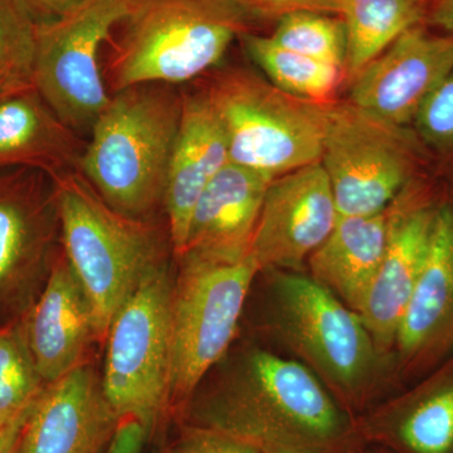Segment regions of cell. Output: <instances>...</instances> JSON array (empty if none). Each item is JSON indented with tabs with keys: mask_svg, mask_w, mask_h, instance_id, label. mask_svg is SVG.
Masks as SVG:
<instances>
[{
	"mask_svg": "<svg viewBox=\"0 0 453 453\" xmlns=\"http://www.w3.org/2000/svg\"><path fill=\"white\" fill-rule=\"evenodd\" d=\"M35 368L27 333L12 327L0 332V423L31 410L44 386Z\"/></svg>",
	"mask_w": 453,
	"mask_h": 453,
	"instance_id": "4316f807",
	"label": "cell"
},
{
	"mask_svg": "<svg viewBox=\"0 0 453 453\" xmlns=\"http://www.w3.org/2000/svg\"><path fill=\"white\" fill-rule=\"evenodd\" d=\"M412 127L436 165L453 180V70L419 110Z\"/></svg>",
	"mask_w": 453,
	"mask_h": 453,
	"instance_id": "83f0119b",
	"label": "cell"
},
{
	"mask_svg": "<svg viewBox=\"0 0 453 453\" xmlns=\"http://www.w3.org/2000/svg\"><path fill=\"white\" fill-rule=\"evenodd\" d=\"M27 340L38 374L46 384L86 363L89 345L97 342L91 303L65 252L53 265L33 310Z\"/></svg>",
	"mask_w": 453,
	"mask_h": 453,
	"instance_id": "ac0fdd59",
	"label": "cell"
},
{
	"mask_svg": "<svg viewBox=\"0 0 453 453\" xmlns=\"http://www.w3.org/2000/svg\"><path fill=\"white\" fill-rule=\"evenodd\" d=\"M407 393L357 417L360 440L393 453H453V353Z\"/></svg>",
	"mask_w": 453,
	"mask_h": 453,
	"instance_id": "e0dca14e",
	"label": "cell"
},
{
	"mask_svg": "<svg viewBox=\"0 0 453 453\" xmlns=\"http://www.w3.org/2000/svg\"><path fill=\"white\" fill-rule=\"evenodd\" d=\"M3 425H5V423H0V427H2Z\"/></svg>",
	"mask_w": 453,
	"mask_h": 453,
	"instance_id": "8d00e7d4",
	"label": "cell"
},
{
	"mask_svg": "<svg viewBox=\"0 0 453 453\" xmlns=\"http://www.w3.org/2000/svg\"><path fill=\"white\" fill-rule=\"evenodd\" d=\"M46 203L20 196L19 187L0 188V286L9 281L22 262L50 237V223L42 217Z\"/></svg>",
	"mask_w": 453,
	"mask_h": 453,
	"instance_id": "cb8c5ba5",
	"label": "cell"
},
{
	"mask_svg": "<svg viewBox=\"0 0 453 453\" xmlns=\"http://www.w3.org/2000/svg\"><path fill=\"white\" fill-rule=\"evenodd\" d=\"M150 438L148 429L134 417H121L106 453H142Z\"/></svg>",
	"mask_w": 453,
	"mask_h": 453,
	"instance_id": "4dcf8cb0",
	"label": "cell"
},
{
	"mask_svg": "<svg viewBox=\"0 0 453 453\" xmlns=\"http://www.w3.org/2000/svg\"><path fill=\"white\" fill-rule=\"evenodd\" d=\"M120 417L86 362L46 384L27 414L18 453H106Z\"/></svg>",
	"mask_w": 453,
	"mask_h": 453,
	"instance_id": "9a60e30c",
	"label": "cell"
},
{
	"mask_svg": "<svg viewBox=\"0 0 453 453\" xmlns=\"http://www.w3.org/2000/svg\"><path fill=\"white\" fill-rule=\"evenodd\" d=\"M453 353V188L445 196L425 264L396 336L395 372L421 380Z\"/></svg>",
	"mask_w": 453,
	"mask_h": 453,
	"instance_id": "5bb4252c",
	"label": "cell"
},
{
	"mask_svg": "<svg viewBox=\"0 0 453 453\" xmlns=\"http://www.w3.org/2000/svg\"><path fill=\"white\" fill-rule=\"evenodd\" d=\"M85 148L35 89L0 101V165L27 164L55 179L80 169Z\"/></svg>",
	"mask_w": 453,
	"mask_h": 453,
	"instance_id": "ffe728a7",
	"label": "cell"
},
{
	"mask_svg": "<svg viewBox=\"0 0 453 453\" xmlns=\"http://www.w3.org/2000/svg\"><path fill=\"white\" fill-rule=\"evenodd\" d=\"M135 0H82L65 16L35 26L33 85L76 131H91L110 103L101 50Z\"/></svg>",
	"mask_w": 453,
	"mask_h": 453,
	"instance_id": "30bf717a",
	"label": "cell"
},
{
	"mask_svg": "<svg viewBox=\"0 0 453 453\" xmlns=\"http://www.w3.org/2000/svg\"><path fill=\"white\" fill-rule=\"evenodd\" d=\"M178 416L259 453H350L365 445L356 417L314 372L257 348L229 359L211 383L203 380Z\"/></svg>",
	"mask_w": 453,
	"mask_h": 453,
	"instance_id": "6da1fadb",
	"label": "cell"
},
{
	"mask_svg": "<svg viewBox=\"0 0 453 453\" xmlns=\"http://www.w3.org/2000/svg\"><path fill=\"white\" fill-rule=\"evenodd\" d=\"M270 37L283 49L345 71L347 29L339 16L315 12L288 14L277 20Z\"/></svg>",
	"mask_w": 453,
	"mask_h": 453,
	"instance_id": "484cf974",
	"label": "cell"
},
{
	"mask_svg": "<svg viewBox=\"0 0 453 453\" xmlns=\"http://www.w3.org/2000/svg\"><path fill=\"white\" fill-rule=\"evenodd\" d=\"M157 453H166L165 449H160L159 452H157Z\"/></svg>",
	"mask_w": 453,
	"mask_h": 453,
	"instance_id": "d590c367",
	"label": "cell"
},
{
	"mask_svg": "<svg viewBox=\"0 0 453 453\" xmlns=\"http://www.w3.org/2000/svg\"><path fill=\"white\" fill-rule=\"evenodd\" d=\"M35 26L20 0H0V101L35 89Z\"/></svg>",
	"mask_w": 453,
	"mask_h": 453,
	"instance_id": "d4e9b609",
	"label": "cell"
},
{
	"mask_svg": "<svg viewBox=\"0 0 453 453\" xmlns=\"http://www.w3.org/2000/svg\"><path fill=\"white\" fill-rule=\"evenodd\" d=\"M338 219L323 165L314 163L292 170L268 187L249 256L259 273H299Z\"/></svg>",
	"mask_w": 453,
	"mask_h": 453,
	"instance_id": "4fadbf2b",
	"label": "cell"
},
{
	"mask_svg": "<svg viewBox=\"0 0 453 453\" xmlns=\"http://www.w3.org/2000/svg\"><path fill=\"white\" fill-rule=\"evenodd\" d=\"M255 22L235 0H135L103 65L107 88L199 79Z\"/></svg>",
	"mask_w": 453,
	"mask_h": 453,
	"instance_id": "3957f363",
	"label": "cell"
},
{
	"mask_svg": "<svg viewBox=\"0 0 453 453\" xmlns=\"http://www.w3.org/2000/svg\"><path fill=\"white\" fill-rule=\"evenodd\" d=\"M178 262L170 374V408L177 414L225 357L253 280L259 273L250 256L237 264Z\"/></svg>",
	"mask_w": 453,
	"mask_h": 453,
	"instance_id": "9c48e42d",
	"label": "cell"
},
{
	"mask_svg": "<svg viewBox=\"0 0 453 453\" xmlns=\"http://www.w3.org/2000/svg\"><path fill=\"white\" fill-rule=\"evenodd\" d=\"M273 179L231 162L223 166L196 202L178 261L237 264L249 257Z\"/></svg>",
	"mask_w": 453,
	"mask_h": 453,
	"instance_id": "2e32d148",
	"label": "cell"
},
{
	"mask_svg": "<svg viewBox=\"0 0 453 453\" xmlns=\"http://www.w3.org/2000/svg\"><path fill=\"white\" fill-rule=\"evenodd\" d=\"M386 240V211L339 216L332 234L308 259L311 279L357 314L380 270Z\"/></svg>",
	"mask_w": 453,
	"mask_h": 453,
	"instance_id": "44dd1931",
	"label": "cell"
},
{
	"mask_svg": "<svg viewBox=\"0 0 453 453\" xmlns=\"http://www.w3.org/2000/svg\"><path fill=\"white\" fill-rule=\"evenodd\" d=\"M425 25L436 31L453 32V0H429Z\"/></svg>",
	"mask_w": 453,
	"mask_h": 453,
	"instance_id": "d6a6232c",
	"label": "cell"
},
{
	"mask_svg": "<svg viewBox=\"0 0 453 453\" xmlns=\"http://www.w3.org/2000/svg\"><path fill=\"white\" fill-rule=\"evenodd\" d=\"M199 92L219 119L229 162L273 178L320 163L329 109L246 67L208 73Z\"/></svg>",
	"mask_w": 453,
	"mask_h": 453,
	"instance_id": "8992f818",
	"label": "cell"
},
{
	"mask_svg": "<svg viewBox=\"0 0 453 453\" xmlns=\"http://www.w3.org/2000/svg\"><path fill=\"white\" fill-rule=\"evenodd\" d=\"M228 163V146L216 113L198 89L183 91V111L164 196L175 258L183 252L190 217L199 196Z\"/></svg>",
	"mask_w": 453,
	"mask_h": 453,
	"instance_id": "d6986e66",
	"label": "cell"
},
{
	"mask_svg": "<svg viewBox=\"0 0 453 453\" xmlns=\"http://www.w3.org/2000/svg\"><path fill=\"white\" fill-rule=\"evenodd\" d=\"M270 326L283 347L299 357L351 416L363 410L384 368L362 319L311 277L273 270Z\"/></svg>",
	"mask_w": 453,
	"mask_h": 453,
	"instance_id": "5b68a950",
	"label": "cell"
},
{
	"mask_svg": "<svg viewBox=\"0 0 453 453\" xmlns=\"http://www.w3.org/2000/svg\"><path fill=\"white\" fill-rule=\"evenodd\" d=\"M52 181L64 252L91 303L97 342H105L125 301L168 262L172 242L150 219L110 207L80 170Z\"/></svg>",
	"mask_w": 453,
	"mask_h": 453,
	"instance_id": "277c9868",
	"label": "cell"
},
{
	"mask_svg": "<svg viewBox=\"0 0 453 453\" xmlns=\"http://www.w3.org/2000/svg\"><path fill=\"white\" fill-rule=\"evenodd\" d=\"M446 184L431 172L412 179L386 208L380 270L357 312L381 356L393 360L396 336L427 256Z\"/></svg>",
	"mask_w": 453,
	"mask_h": 453,
	"instance_id": "8fae6325",
	"label": "cell"
},
{
	"mask_svg": "<svg viewBox=\"0 0 453 453\" xmlns=\"http://www.w3.org/2000/svg\"><path fill=\"white\" fill-rule=\"evenodd\" d=\"M28 412L0 427V453H18L23 423Z\"/></svg>",
	"mask_w": 453,
	"mask_h": 453,
	"instance_id": "836d02e7",
	"label": "cell"
},
{
	"mask_svg": "<svg viewBox=\"0 0 453 453\" xmlns=\"http://www.w3.org/2000/svg\"><path fill=\"white\" fill-rule=\"evenodd\" d=\"M166 453H259L253 447L231 436L201 427V426L181 423L177 440Z\"/></svg>",
	"mask_w": 453,
	"mask_h": 453,
	"instance_id": "f1b7e54d",
	"label": "cell"
},
{
	"mask_svg": "<svg viewBox=\"0 0 453 453\" xmlns=\"http://www.w3.org/2000/svg\"><path fill=\"white\" fill-rule=\"evenodd\" d=\"M362 447H359V449H357L356 451L350 453H393L390 452L389 449H386V451H365V449H363Z\"/></svg>",
	"mask_w": 453,
	"mask_h": 453,
	"instance_id": "e575fe53",
	"label": "cell"
},
{
	"mask_svg": "<svg viewBox=\"0 0 453 453\" xmlns=\"http://www.w3.org/2000/svg\"><path fill=\"white\" fill-rule=\"evenodd\" d=\"M453 70V32L426 25L402 33L349 81V103L398 127L419 110Z\"/></svg>",
	"mask_w": 453,
	"mask_h": 453,
	"instance_id": "7c38bea8",
	"label": "cell"
},
{
	"mask_svg": "<svg viewBox=\"0 0 453 453\" xmlns=\"http://www.w3.org/2000/svg\"><path fill=\"white\" fill-rule=\"evenodd\" d=\"M142 83L115 92L89 131L80 172L113 208L131 219H150L164 207L183 91Z\"/></svg>",
	"mask_w": 453,
	"mask_h": 453,
	"instance_id": "7a4b0ae2",
	"label": "cell"
},
{
	"mask_svg": "<svg viewBox=\"0 0 453 453\" xmlns=\"http://www.w3.org/2000/svg\"><path fill=\"white\" fill-rule=\"evenodd\" d=\"M255 20H279L297 12L339 16L342 0H235Z\"/></svg>",
	"mask_w": 453,
	"mask_h": 453,
	"instance_id": "f546056e",
	"label": "cell"
},
{
	"mask_svg": "<svg viewBox=\"0 0 453 453\" xmlns=\"http://www.w3.org/2000/svg\"><path fill=\"white\" fill-rule=\"evenodd\" d=\"M323 165L339 216H372L432 159L413 127H398L349 103H334L325 133Z\"/></svg>",
	"mask_w": 453,
	"mask_h": 453,
	"instance_id": "52a82bcc",
	"label": "cell"
},
{
	"mask_svg": "<svg viewBox=\"0 0 453 453\" xmlns=\"http://www.w3.org/2000/svg\"><path fill=\"white\" fill-rule=\"evenodd\" d=\"M174 281L168 262L146 276L113 318L105 340L101 380L107 401L120 418L139 419L150 434L172 410Z\"/></svg>",
	"mask_w": 453,
	"mask_h": 453,
	"instance_id": "ba28073f",
	"label": "cell"
},
{
	"mask_svg": "<svg viewBox=\"0 0 453 453\" xmlns=\"http://www.w3.org/2000/svg\"><path fill=\"white\" fill-rule=\"evenodd\" d=\"M82 0H20L35 23L50 22L65 16Z\"/></svg>",
	"mask_w": 453,
	"mask_h": 453,
	"instance_id": "1f68e13d",
	"label": "cell"
},
{
	"mask_svg": "<svg viewBox=\"0 0 453 453\" xmlns=\"http://www.w3.org/2000/svg\"><path fill=\"white\" fill-rule=\"evenodd\" d=\"M429 0H342L347 29V81L414 26L425 25Z\"/></svg>",
	"mask_w": 453,
	"mask_h": 453,
	"instance_id": "7402d4cb",
	"label": "cell"
},
{
	"mask_svg": "<svg viewBox=\"0 0 453 453\" xmlns=\"http://www.w3.org/2000/svg\"><path fill=\"white\" fill-rule=\"evenodd\" d=\"M242 40L252 61L276 88L319 105L336 103V92L347 81L342 68L283 49L270 35L247 33Z\"/></svg>",
	"mask_w": 453,
	"mask_h": 453,
	"instance_id": "603a6c76",
	"label": "cell"
}]
</instances>
